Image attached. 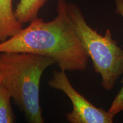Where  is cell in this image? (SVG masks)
<instances>
[{"label": "cell", "instance_id": "cell-1", "mask_svg": "<svg viewBox=\"0 0 123 123\" xmlns=\"http://www.w3.org/2000/svg\"><path fill=\"white\" fill-rule=\"evenodd\" d=\"M65 0H58L57 15L45 22L37 18L16 34L0 43V53L21 52L53 59L60 70L83 71L89 56L77 34Z\"/></svg>", "mask_w": 123, "mask_h": 123}, {"label": "cell", "instance_id": "cell-2", "mask_svg": "<svg viewBox=\"0 0 123 123\" xmlns=\"http://www.w3.org/2000/svg\"><path fill=\"white\" fill-rule=\"evenodd\" d=\"M55 63L52 58L34 54L0 53V86L9 92L29 122H44L40 105V83L44 71Z\"/></svg>", "mask_w": 123, "mask_h": 123}, {"label": "cell", "instance_id": "cell-3", "mask_svg": "<svg viewBox=\"0 0 123 123\" xmlns=\"http://www.w3.org/2000/svg\"><path fill=\"white\" fill-rule=\"evenodd\" d=\"M67 8L77 34L92 60L95 72L100 75L101 86L105 90L111 91L123 74V49L113 39L110 29L103 35L92 29L78 5L68 3Z\"/></svg>", "mask_w": 123, "mask_h": 123}, {"label": "cell", "instance_id": "cell-4", "mask_svg": "<svg viewBox=\"0 0 123 123\" xmlns=\"http://www.w3.org/2000/svg\"><path fill=\"white\" fill-rule=\"evenodd\" d=\"M50 87L60 90L70 100L73 111L67 113L66 118L71 123H112L113 118L108 111L93 105L85 97L75 90L71 83L66 71H55L48 81Z\"/></svg>", "mask_w": 123, "mask_h": 123}, {"label": "cell", "instance_id": "cell-5", "mask_svg": "<svg viewBox=\"0 0 123 123\" xmlns=\"http://www.w3.org/2000/svg\"><path fill=\"white\" fill-rule=\"evenodd\" d=\"M23 28L15 18L13 0H0V43L12 37Z\"/></svg>", "mask_w": 123, "mask_h": 123}, {"label": "cell", "instance_id": "cell-6", "mask_svg": "<svg viewBox=\"0 0 123 123\" xmlns=\"http://www.w3.org/2000/svg\"><path fill=\"white\" fill-rule=\"evenodd\" d=\"M48 0H19L14 10L15 18L22 25L38 18L40 9Z\"/></svg>", "mask_w": 123, "mask_h": 123}, {"label": "cell", "instance_id": "cell-7", "mask_svg": "<svg viewBox=\"0 0 123 123\" xmlns=\"http://www.w3.org/2000/svg\"><path fill=\"white\" fill-rule=\"evenodd\" d=\"M11 96L4 87L0 86V123H13L15 116L11 105Z\"/></svg>", "mask_w": 123, "mask_h": 123}, {"label": "cell", "instance_id": "cell-8", "mask_svg": "<svg viewBox=\"0 0 123 123\" xmlns=\"http://www.w3.org/2000/svg\"><path fill=\"white\" fill-rule=\"evenodd\" d=\"M122 87L112 101L108 112L113 117L123 111V78L121 80Z\"/></svg>", "mask_w": 123, "mask_h": 123}, {"label": "cell", "instance_id": "cell-9", "mask_svg": "<svg viewBox=\"0 0 123 123\" xmlns=\"http://www.w3.org/2000/svg\"><path fill=\"white\" fill-rule=\"evenodd\" d=\"M116 5V13L123 18V0H113Z\"/></svg>", "mask_w": 123, "mask_h": 123}]
</instances>
